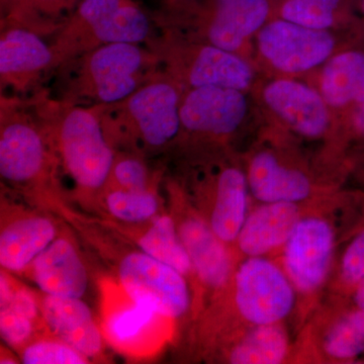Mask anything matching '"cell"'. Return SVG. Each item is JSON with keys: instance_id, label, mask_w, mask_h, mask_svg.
Instances as JSON below:
<instances>
[{"instance_id": "14", "label": "cell", "mask_w": 364, "mask_h": 364, "mask_svg": "<svg viewBox=\"0 0 364 364\" xmlns=\"http://www.w3.org/2000/svg\"><path fill=\"white\" fill-rule=\"evenodd\" d=\"M334 245V230L326 220H299L282 256L284 272L296 291L313 293L322 286L331 267Z\"/></svg>"}, {"instance_id": "7", "label": "cell", "mask_w": 364, "mask_h": 364, "mask_svg": "<svg viewBox=\"0 0 364 364\" xmlns=\"http://www.w3.org/2000/svg\"><path fill=\"white\" fill-rule=\"evenodd\" d=\"M58 167L49 141L28 102L2 95L0 100V174L11 186L41 188Z\"/></svg>"}, {"instance_id": "33", "label": "cell", "mask_w": 364, "mask_h": 364, "mask_svg": "<svg viewBox=\"0 0 364 364\" xmlns=\"http://www.w3.org/2000/svg\"><path fill=\"white\" fill-rule=\"evenodd\" d=\"M340 277L345 286L352 291L364 279V228L345 249L340 264Z\"/></svg>"}, {"instance_id": "34", "label": "cell", "mask_w": 364, "mask_h": 364, "mask_svg": "<svg viewBox=\"0 0 364 364\" xmlns=\"http://www.w3.org/2000/svg\"><path fill=\"white\" fill-rule=\"evenodd\" d=\"M0 308H9L31 320L38 322L41 316V304L36 294L28 287L14 282L13 291L9 298L0 301Z\"/></svg>"}, {"instance_id": "30", "label": "cell", "mask_w": 364, "mask_h": 364, "mask_svg": "<svg viewBox=\"0 0 364 364\" xmlns=\"http://www.w3.org/2000/svg\"><path fill=\"white\" fill-rule=\"evenodd\" d=\"M20 359L25 364L90 363L85 355L55 336L33 339L20 349Z\"/></svg>"}, {"instance_id": "12", "label": "cell", "mask_w": 364, "mask_h": 364, "mask_svg": "<svg viewBox=\"0 0 364 364\" xmlns=\"http://www.w3.org/2000/svg\"><path fill=\"white\" fill-rule=\"evenodd\" d=\"M259 98L270 116L303 138H322L334 126L336 117L320 91L293 77L268 81L260 88Z\"/></svg>"}, {"instance_id": "18", "label": "cell", "mask_w": 364, "mask_h": 364, "mask_svg": "<svg viewBox=\"0 0 364 364\" xmlns=\"http://www.w3.org/2000/svg\"><path fill=\"white\" fill-rule=\"evenodd\" d=\"M166 321L154 309L126 296L123 301H112L107 306L102 332L119 350L143 353L158 343Z\"/></svg>"}, {"instance_id": "28", "label": "cell", "mask_w": 364, "mask_h": 364, "mask_svg": "<svg viewBox=\"0 0 364 364\" xmlns=\"http://www.w3.org/2000/svg\"><path fill=\"white\" fill-rule=\"evenodd\" d=\"M102 195L109 214L122 223L146 224L159 213V198L153 188L126 191L107 188Z\"/></svg>"}, {"instance_id": "25", "label": "cell", "mask_w": 364, "mask_h": 364, "mask_svg": "<svg viewBox=\"0 0 364 364\" xmlns=\"http://www.w3.org/2000/svg\"><path fill=\"white\" fill-rule=\"evenodd\" d=\"M139 250L169 265L182 274L193 272L191 258L178 232V227L168 215H158L146 223L145 229L136 235Z\"/></svg>"}, {"instance_id": "29", "label": "cell", "mask_w": 364, "mask_h": 364, "mask_svg": "<svg viewBox=\"0 0 364 364\" xmlns=\"http://www.w3.org/2000/svg\"><path fill=\"white\" fill-rule=\"evenodd\" d=\"M326 353L336 360H355L364 354V311L345 313L326 335Z\"/></svg>"}, {"instance_id": "26", "label": "cell", "mask_w": 364, "mask_h": 364, "mask_svg": "<svg viewBox=\"0 0 364 364\" xmlns=\"http://www.w3.org/2000/svg\"><path fill=\"white\" fill-rule=\"evenodd\" d=\"M358 0H279L272 18H280L315 30H332L340 23L355 20L352 9Z\"/></svg>"}, {"instance_id": "5", "label": "cell", "mask_w": 364, "mask_h": 364, "mask_svg": "<svg viewBox=\"0 0 364 364\" xmlns=\"http://www.w3.org/2000/svg\"><path fill=\"white\" fill-rule=\"evenodd\" d=\"M156 31L135 0H82L52 37L54 73L62 64L100 46L146 44Z\"/></svg>"}, {"instance_id": "17", "label": "cell", "mask_w": 364, "mask_h": 364, "mask_svg": "<svg viewBox=\"0 0 364 364\" xmlns=\"http://www.w3.org/2000/svg\"><path fill=\"white\" fill-rule=\"evenodd\" d=\"M317 90L343 122L364 105V43L330 57L318 72Z\"/></svg>"}, {"instance_id": "3", "label": "cell", "mask_w": 364, "mask_h": 364, "mask_svg": "<svg viewBox=\"0 0 364 364\" xmlns=\"http://www.w3.org/2000/svg\"><path fill=\"white\" fill-rule=\"evenodd\" d=\"M183 91L161 72L123 100L93 107L116 152L121 149L142 156L176 142Z\"/></svg>"}, {"instance_id": "20", "label": "cell", "mask_w": 364, "mask_h": 364, "mask_svg": "<svg viewBox=\"0 0 364 364\" xmlns=\"http://www.w3.org/2000/svg\"><path fill=\"white\" fill-rule=\"evenodd\" d=\"M246 176L249 191L262 203H298L312 193L305 172L284 164L270 151H259L251 158Z\"/></svg>"}, {"instance_id": "6", "label": "cell", "mask_w": 364, "mask_h": 364, "mask_svg": "<svg viewBox=\"0 0 364 364\" xmlns=\"http://www.w3.org/2000/svg\"><path fill=\"white\" fill-rule=\"evenodd\" d=\"M156 55L163 74L183 90L221 86L247 91L256 72L246 57L181 33L157 28L145 44Z\"/></svg>"}, {"instance_id": "1", "label": "cell", "mask_w": 364, "mask_h": 364, "mask_svg": "<svg viewBox=\"0 0 364 364\" xmlns=\"http://www.w3.org/2000/svg\"><path fill=\"white\" fill-rule=\"evenodd\" d=\"M28 105L42 126L58 166L85 196L104 193L116 150L107 141L93 107L72 105L35 92Z\"/></svg>"}, {"instance_id": "27", "label": "cell", "mask_w": 364, "mask_h": 364, "mask_svg": "<svg viewBox=\"0 0 364 364\" xmlns=\"http://www.w3.org/2000/svg\"><path fill=\"white\" fill-rule=\"evenodd\" d=\"M289 353V337L277 324L258 325L235 345L229 354L234 364H279Z\"/></svg>"}, {"instance_id": "31", "label": "cell", "mask_w": 364, "mask_h": 364, "mask_svg": "<svg viewBox=\"0 0 364 364\" xmlns=\"http://www.w3.org/2000/svg\"><path fill=\"white\" fill-rule=\"evenodd\" d=\"M107 188L126 191L153 188L150 170L143 161L142 156L133 153L117 152Z\"/></svg>"}, {"instance_id": "8", "label": "cell", "mask_w": 364, "mask_h": 364, "mask_svg": "<svg viewBox=\"0 0 364 364\" xmlns=\"http://www.w3.org/2000/svg\"><path fill=\"white\" fill-rule=\"evenodd\" d=\"M255 41L260 59L282 77L321 68L338 51V43L330 31L315 30L280 18H270Z\"/></svg>"}, {"instance_id": "36", "label": "cell", "mask_w": 364, "mask_h": 364, "mask_svg": "<svg viewBox=\"0 0 364 364\" xmlns=\"http://www.w3.org/2000/svg\"><path fill=\"white\" fill-rule=\"evenodd\" d=\"M358 7L361 16L354 21L353 28L358 35V40L364 43V0H358Z\"/></svg>"}, {"instance_id": "19", "label": "cell", "mask_w": 364, "mask_h": 364, "mask_svg": "<svg viewBox=\"0 0 364 364\" xmlns=\"http://www.w3.org/2000/svg\"><path fill=\"white\" fill-rule=\"evenodd\" d=\"M59 236L56 224L43 215H18L2 224L0 265L9 273H23Z\"/></svg>"}, {"instance_id": "11", "label": "cell", "mask_w": 364, "mask_h": 364, "mask_svg": "<svg viewBox=\"0 0 364 364\" xmlns=\"http://www.w3.org/2000/svg\"><path fill=\"white\" fill-rule=\"evenodd\" d=\"M247 92L221 86L183 91L178 136L198 140H226L240 130L249 114ZM177 136V138H178Z\"/></svg>"}, {"instance_id": "37", "label": "cell", "mask_w": 364, "mask_h": 364, "mask_svg": "<svg viewBox=\"0 0 364 364\" xmlns=\"http://www.w3.org/2000/svg\"><path fill=\"white\" fill-rule=\"evenodd\" d=\"M353 301L356 308L360 309L364 311V279L354 287L353 291Z\"/></svg>"}, {"instance_id": "21", "label": "cell", "mask_w": 364, "mask_h": 364, "mask_svg": "<svg viewBox=\"0 0 364 364\" xmlns=\"http://www.w3.org/2000/svg\"><path fill=\"white\" fill-rule=\"evenodd\" d=\"M177 227L198 279L210 289L226 286L233 272L227 243L200 218H186Z\"/></svg>"}, {"instance_id": "32", "label": "cell", "mask_w": 364, "mask_h": 364, "mask_svg": "<svg viewBox=\"0 0 364 364\" xmlns=\"http://www.w3.org/2000/svg\"><path fill=\"white\" fill-rule=\"evenodd\" d=\"M37 322L14 312L9 308H0V334L9 346L20 349L33 339Z\"/></svg>"}, {"instance_id": "10", "label": "cell", "mask_w": 364, "mask_h": 364, "mask_svg": "<svg viewBox=\"0 0 364 364\" xmlns=\"http://www.w3.org/2000/svg\"><path fill=\"white\" fill-rule=\"evenodd\" d=\"M235 305L253 326L277 324L291 314L296 301L294 284L272 261L248 257L235 273Z\"/></svg>"}, {"instance_id": "16", "label": "cell", "mask_w": 364, "mask_h": 364, "mask_svg": "<svg viewBox=\"0 0 364 364\" xmlns=\"http://www.w3.org/2000/svg\"><path fill=\"white\" fill-rule=\"evenodd\" d=\"M43 294L81 298L87 291V269L73 242L58 236L26 272Z\"/></svg>"}, {"instance_id": "23", "label": "cell", "mask_w": 364, "mask_h": 364, "mask_svg": "<svg viewBox=\"0 0 364 364\" xmlns=\"http://www.w3.org/2000/svg\"><path fill=\"white\" fill-rule=\"evenodd\" d=\"M249 191L247 176L237 167H225L215 177L214 203L208 224L225 243L238 239L249 215Z\"/></svg>"}, {"instance_id": "24", "label": "cell", "mask_w": 364, "mask_h": 364, "mask_svg": "<svg viewBox=\"0 0 364 364\" xmlns=\"http://www.w3.org/2000/svg\"><path fill=\"white\" fill-rule=\"evenodd\" d=\"M82 0H0L1 23L25 26L53 37Z\"/></svg>"}, {"instance_id": "4", "label": "cell", "mask_w": 364, "mask_h": 364, "mask_svg": "<svg viewBox=\"0 0 364 364\" xmlns=\"http://www.w3.org/2000/svg\"><path fill=\"white\" fill-rule=\"evenodd\" d=\"M273 7L272 0H162L151 16L158 28L244 56Z\"/></svg>"}, {"instance_id": "13", "label": "cell", "mask_w": 364, "mask_h": 364, "mask_svg": "<svg viewBox=\"0 0 364 364\" xmlns=\"http://www.w3.org/2000/svg\"><path fill=\"white\" fill-rule=\"evenodd\" d=\"M0 25L1 90L20 97L54 74V55L50 43L37 33L13 23Z\"/></svg>"}, {"instance_id": "2", "label": "cell", "mask_w": 364, "mask_h": 364, "mask_svg": "<svg viewBox=\"0 0 364 364\" xmlns=\"http://www.w3.org/2000/svg\"><path fill=\"white\" fill-rule=\"evenodd\" d=\"M161 72L156 55L145 44L100 46L67 61L55 71V98L83 107L114 104Z\"/></svg>"}, {"instance_id": "15", "label": "cell", "mask_w": 364, "mask_h": 364, "mask_svg": "<svg viewBox=\"0 0 364 364\" xmlns=\"http://www.w3.org/2000/svg\"><path fill=\"white\" fill-rule=\"evenodd\" d=\"M40 304L41 317L53 336L70 345L90 360L102 353L104 332L81 298L43 294Z\"/></svg>"}, {"instance_id": "9", "label": "cell", "mask_w": 364, "mask_h": 364, "mask_svg": "<svg viewBox=\"0 0 364 364\" xmlns=\"http://www.w3.org/2000/svg\"><path fill=\"white\" fill-rule=\"evenodd\" d=\"M117 279L128 298L151 306L167 320L181 318L191 306L186 275L143 251H133L122 258Z\"/></svg>"}, {"instance_id": "35", "label": "cell", "mask_w": 364, "mask_h": 364, "mask_svg": "<svg viewBox=\"0 0 364 364\" xmlns=\"http://www.w3.org/2000/svg\"><path fill=\"white\" fill-rule=\"evenodd\" d=\"M343 126L349 136L364 140V105L345 119Z\"/></svg>"}, {"instance_id": "22", "label": "cell", "mask_w": 364, "mask_h": 364, "mask_svg": "<svg viewBox=\"0 0 364 364\" xmlns=\"http://www.w3.org/2000/svg\"><path fill=\"white\" fill-rule=\"evenodd\" d=\"M293 203H262L244 223L237 243L248 257L263 256L284 246L299 221Z\"/></svg>"}]
</instances>
